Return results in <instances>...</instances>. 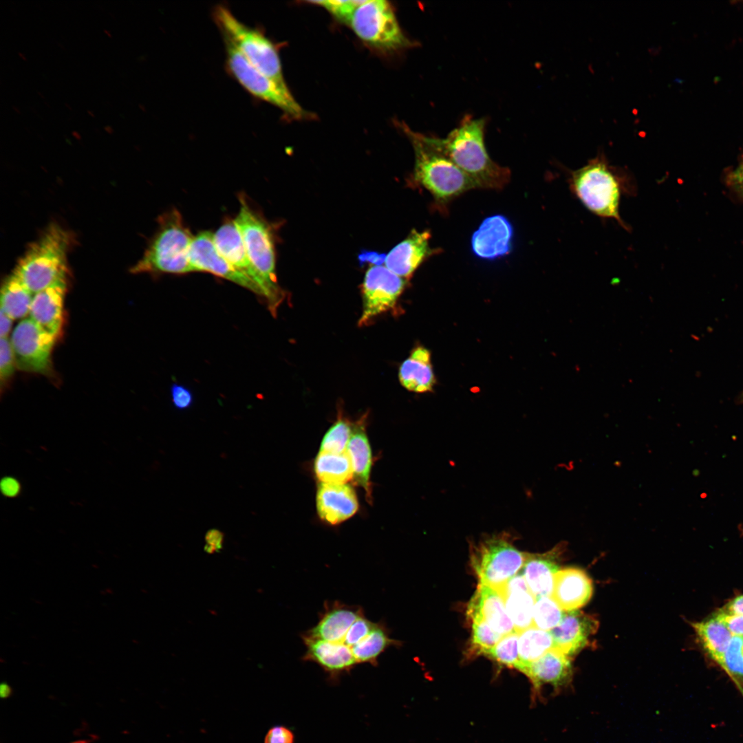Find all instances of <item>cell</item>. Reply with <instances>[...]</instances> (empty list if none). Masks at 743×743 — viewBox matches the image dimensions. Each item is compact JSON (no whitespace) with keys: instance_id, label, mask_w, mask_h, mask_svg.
<instances>
[{"instance_id":"obj_12","label":"cell","mask_w":743,"mask_h":743,"mask_svg":"<svg viewBox=\"0 0 743 743\" xmlns=\"http://www.w3.org/2000/svg\"><path fill=\"white\" fill-rule=\"evenodd\" d=\"M405 284V279L385 266H370L362 286L363 312L358 325H366L373 318L394 308Z\"/></svg>"},{"instance_id":"obj_54","label":"cell","mask_w":743,"mask_h":743,"mask_svg":"<svg viewBox=\"0 0 743 743\" xmlns=\"http://www.w3.org/2000/svg\"><path fill=\"white\" fill-rule=\"evenodd\" d=\"M104 32H105L106 33V34H107V35H108L109 36H110V37L111 36V34L109 33V32H108V31H107V30L106 29H105V30H104Z\"/></svg>"},{"instance_id":"obj_57","label":"cell","mask_w":743,"mask_h":743,"mask_svg":"<svg viewBox=\"0 0 743 743\" xmlns=\"http://www.w3.org/2000/svg\"><path fill=\"white\" fill-rule=\"evenodd\" d=\"M65 106H66L67 107H68V108H69V109H71V107H69V106L68 105V104H67V103H65Z\"/></svg>"},{"instance_id":"obj_8","label":"cell","mask_w":743,"mask_h":743,"mask_svg":"<svg viewBox=\"0 0 743 743\" xmlns=\"http://www.w3.org/2000/svg\"><path fill=\"white\" fill-rule=\"evenodd\" d=\"M526 557L507 532L485 536L471 548V562L480 583L496 590L522 569Z\"/></svg>"},{"instance_id":"obj_18","label":"cell","mask_w":743,"mask_h":743,"mask_svg":"<svg viewBox=\"0 0 743 743\" xmlns=\"http://www.w3.org/2000/svg\"><path fill=\"white\" fill-rule=\"evenodd\" d=\"M429 231L413 229L408 236L394 246L385 258V266L397 275L407 279L422 262L436 252L430 246Z\"/></svg>"},{"instance_id":"obj_45","label":"cell","mask_w":743,"mask_h":743,"mask_svg":"<svg viewBox=\"0 0 743 743\" xmlns=\"http://www.w3.org/2000/svg\"><path fill=\"white\" fill-rule=\"evenodd\" d=\"M264 743H294V734L285 726H274L267 733Z\"/></svg>"},{"instance_id":"obj_51","label":"cell","mask_w":743,"mask_h":743,"mask_svg":"<svg viewBox=\"0 0 743 743\" xmlns=\"http://www.w3.org/2000/svg\"><path fill=\"white\" fill-rule=\"evenodd\" d=\"M104 129H105V130H106V131H107L108 133H112V131H113V129H112V128H111V126H109V125H106V126H105V127H104Z\"/></svg>"},{"instance_id":"obj_7","label":"cell","mask_w":743,"mask_h":743,"mask_svg":"<svg viewBox=\"0 0 743 743\" xmlns=\"http://www.w3.org/2000/svg\"><path fill=\"white\" fill-rule=\"evenodd\" d=\"M213 17L224 40L230 43L259 71L286 84L277 46L261 30L240 21L225 6H216Z\"/></svg>"},{"instance_id":"obj_49","label":"cell","mask_w":743,"mask_h":743,"mask_svg":"<svg viewBox=\"0 0 743 743\" xmlns=\"http://www.w3.org/2000/svg\"><path fill=\"white\" fill-rule=\"evenodd\" d=\"M13 319L1 310L0 314V336L1 338H8L11 330Z\"/></svg>"},{"instance_id":"obj_23","label":"cell","mask_w":743,"mask_h":743,"mask_svg":"<svg viewBox=\"0 0 743 743\" xmlns=\"http://www.w3.org/2000/svg\"><path fill=\"white\" fill-rule=\"evenodd\" d=\"M562 550L559 545L543 554L527 553L521 573L535 598L551 596Z\"/></svg>"},{"instance_id":"obj_48","label":"cell","mask_w":743,"mask_h":743,"mask_svg":"<svg viewBox=\"0 0 743 743\" xmlns=\"http://www.w3.org/2000/svg\"><path fill=\"white\" fill-rule=\"evenodd\" d=\"M722 609L730 613L743 615V594L733 598Z\"/></svg>"},{"instance_id":"obj_31","label":"cell","mask_w":743,"mask_h":743,"mask_svg":"<svg viewBox=\"0 0 743 743\" xmlns=\"http://www.w3.org/2000/svg\"><path fill=\"white\" fill-rule=\"evenodd\" d=\"M33 294L13 273L4 281L1 290V310L13 320L30 312Z\"/></svg>"},{"instance_id":"obj_37","label":"cell","mask_w":743,"mask_h":743,"mask_svg":"<svg viewBox=\"0 0 743 743\" xmlns=\"http://www.w3.org/2000/svg\"><path fill=\"white\" fill-rule=\"evenodd\" d=\"M519 632L515 630L502 636L488 655L502 665L517 669L519 663Z\"/></svg>"},{"instance_id":"obj_11","label":"cell","mask_w":743,"mask_h":743,"mask_svg":"<svg viewBox=\"0 0 743 743\" xmlns=\"http://www.w3.org/2000/svg\"><path fill=\"white\" fill-rule=\"evenodd\" d=\"M56 338L30 318L21 321L10 338L16 367L23 372L50 376Z\"/></svg>"},{"instance_id":"obj_9","label":"cell","mask_w":743,"mask_h":743,"mask_svg":"<svg viewBox=\"0 0 743 743\" xmlns=\"http://www.w3.org/2000/svg\"><path fill=\"white\" fill-rule=\"evenodd\" d=\"M224 41L226 70L247 92L258 100L274 105L292 119L309 117L286 84L280 83L259 71L230 43Z\"/></svg>"},{"instance_id":"obj_27","label":"cell","mask_w":743,"mask_h":743,"mask_svg":"<svg viewBox=\"0 0 743 743\" xmlns=\"http://www.w3.org/2000/svg\"><path fill=\"white\" fill-rule=\"evenodd\" d=\"M398 378L401 385L408 391L416 393L431 391L435 378L430 352L422 346L413 348L400 365Z\"/></svg>"},{"instance_id":"obj_47","label":"cell","mask_w":743,"mask_h":743,"mask_svg":"<svg viewBox=\"0 0 743 743\" xmlns=\"http://www.w3.org/2000/svg\"><path fill=\"white\" fill-rule=\"evenodd\" d=\"M1 490L4 496L14 497L21 493V486L19 482L12 477H6L1 482Z\"/></svg>"},{"instance_id":"obj_14","label":"cell","mask_w":743,"mask_h":743,"mask_svg":"<svg viewBox=\"0 0 743 743\" xmlns=\"http://www.w3.org/2000/svg\"><path fill=\"white\" fill-rule=\"evenodd\" d=\"M213 240L219 252L237 271L256 283L262 290L264 300L269 308L271 297L261 275L252 263L245 248L235 219L225 221L213 234Z\"/></svg>"},{"instance_id":"obj_30","label":"cell","mask_w":743,"mask_h":743,"mask_svg":"<svg viewBox=\"0 0 743 743\" xmlns=\"http://www.w3.org/2000/svg\"><path fill=\"white\" fill-rule=\"evenodd\" d=\"M314 471L321 483L346 484L353 479L352 466L347 451H319L314 460Z\"/></svg>"},{"instance_id":"obj_55","label":"cell","mask_w":743,"mask_h":743,"mask_svg":"<svg viewBox=\"0 0 743 743\" xmlns=\"http://www.w3.org/2000/svg\"><path fill=\"white\" fill-rule=\"evenodd\" d=\"M87 113H88V114H89V115H90L91 116H92V117H94V114H93V113H92V112H91V111H89V110H87Z\"/></svg>"},{"instance_id":"obj_15","label":"cell","mask_w":743,"mask_h":743,"mask_svg":"<svg viewBox=\"0 0 743 743\" xmlns=\"http://www.w3.org/2000/svg\"><path fill=\"white\" fill-rule=\"evenodd\" d=\"M599 626V621L592 615L578 610L565 612L559 624L550 631L553 648L572 659L589 645Z\"/></svg>"},{"instance_id":"obj_43","label":"cell","mask_w":743,"mask_h":743,"mask_svg":"<svg viewBox=\"0 0 743 743\" xmlns=\"http://www.w3.org/2000/svg\"><path fill=\"white\" fill-rule=\"evenodd\" d=\"M726 626L733 636L743 637V615L720 609L714 614Z\"/></svg>"},{"instance_id":"obj_33","label":"cell","mask_w":743,"mask_h":743,"mask_svg":"<svg viewBox=\"0 0 743 743\" xmlns=\"http://www.w3.org/2000/svg\"><path fill=\"white\" fill-rule=\"evenodd\" d=\"M397 645V640L391 638L387 628L380 623H376L370 633L351 649L357 663L375 665L385 649Z\"/></svg>"},{"instance_id":"obj_4","label":"cell","mask_w":743,"mask_h":743,"mask_svg":"<svg viewBox=\"0 0 743 743\" xmlns=\"http://www.w3.org/2000/svg\"><path fill=\"white\" fill-rule=\"evenodd\" d=\"M71 235L61 226L50 225L18 261L12 272L33 293L67 279V255Z\"/></svg>"},{"instance_id":"obj_13","label":"cell","mask_w":743,"mask_h":743,"mask_svg":"<svg viewBox=\"0 0 743 743\" xmlns=\"http://www.w3.org/2000/svg\"><path fill=\"white\" fill-rule=\"evenodd\" d=\"M189 259L195 271H204L226 279L254 292L264 299L261 288L235 270L219 252L210 231L199 233L193 239Z\"/></svg>"},{"instance_id":"obj_10","label":"cell","mask_w":743,"mask_h":743,"mask_svg":"<svg viewBox=\"0 0 743 743\" xmlns=\"http://www.w3.org/2000/svg\"><path fill=\"white\" fill-rule=\"evenodd\" d=\"M347 25L362 41L377 48L396 50L411 45L392 6L385 0H365L354 10Z\"/></svg>"},{"instance_id":"obj_41","label":"cell","mask_w":743,"mask_h":743,"mask_svg":"<svg viewBox=\"0 0 743 743\" xmlns=\"http://www.w3.org/2000/svg\"><path fill=\"white\" fill-rule=\"evenodd\" d=\"M15 367V358L10 340L8 338H1L0 376L1 383H6L10 378Z\"/></svg>"},{"instance_id":"obj_6","label":"cell","mask_w":743,"mask_h":743,"mask_svg":"<svg viewBox=\"0 0 743 743\" xmlns=\"http://www.w3.org/2000/svg\"><path fill=\"white\" fill-rule=\"evenodd\" d=\"M239 211L235 219L245 248L252 263L265 281L271 297L268 308L275 316L286 294L279 286L276 274L274 237L270 224L241 194Z\"/></svg>"},{"instance_id":"obj_42","label":"cell","mask_w":743,"mask_h":743,"mask_svg":"<svg viewBox=\"0 0 743 743\" xmlns=\"http://www.w3.org/2000/svg\"><path fill=\"white\" fill-rule=\"evenodd\" d=\"M171 397L174 407L180 410L191 407L193 403L191 391L186 386L177 383L171 387Z\"/></svg>"},{"instance_id":"obj_46","label":"cell","mask_w":743,"mask_h":743,"mask_svg":"<svg viewBox=\"0 0 743 743\" xmlns=\"http://www.w3.org/2000/svg\"><path fill=\"white\" fill-rule=\"evenodd\" d=\"M224 533L215 528L208 530L205 535L206 544L204 550L208 554L219 552L223 548Z\"/></svg>"},{"instance_id":"obj_36","label":"cell","mask_w":743,"mask_h":743,"mask_svg":"<svg viewBox=\"0 0 743 743\" xmlns=\"http://www.w3.org/2000/svg\"><path fill=\"white\" fill-rule=\"evenodd\" d=\"M720 667L743 692V637L733 636Z\"/></svg>"},{"instance_id":"obj_44","label":"cell","mask_w":743,"mask_h":743,"mask_svg":"<svg viewBox=\"0 0 743 743\" xmlns=\"http://www.w3.org/2000/svg\"><path fill=\"white\" fill-rule=\"evenodd\" d=\"M726 182L733 193L743 198V157L738 165L727 173Z\"/></svg>"},{"instance_id":"obj_5","label":"cell","mask_w":743,"mask_h":743,"mask_svg":"<svg viewBox=\"0 0 743 743\" xmlns=\"http://www.w3.org/2000/svg\"><path fill=\"white\" fill-rule=\"evenodd\" d=\"M193 237L177 210L166 212L160 216L156 233L131 272L176 274L195 272L189 259Z\"/></svg>"},{"instance_id":"obj_2","label":"cell","mask_w":743,"mask_h":743,"mask_svg":"<svg viewBox=\"0 0 743 743\" xmlns=\"http://www.w3.org/2000/svg\"><path fill=\"white\" fill-rule=\"evenodd\" d=\"M570 188L579 200L594 215L616 220L626 230L628 226L619 214L623 193L632 192L627 175L611 166L603 153H599L582 167L570 172Z\"/></svg>"},{"instance_id":"obj_20","label":"cell","mask_w":743,"mask_h":743,"mask_svg":"<svg viewBox=\"0 0 743 743\" xmlns=\"http://www.w3.org/2000/svg\"><path fill=\"white\" fill-rule=\"evenodd\" d=\"M67 279L52 285L34 294L30 309V318L56 338L63 323Z\"/></svg>"},{"instance_id":"obj_21","label":"cell","mask_w":743,"mask_h":743,"mask_svg":"<svg viewBox=\"0 0 743 743\" xmlns=\"http://www.w3.org/2000/svg\"><path fill=\"white\" fill-rule=\"evenodd\" d=\"M592 592V581L585 572L577 568H567L559 570L555 574L551 596L567 612L587 604Z\"/></svg>"},{"instance_id":"obj_38","label":"cell","mask_w":743,"mask_h":743,"mask_svg":"<svg viewBox=\"0 0 743 743\" xmlns=\"http://www.w3.org/2000/svg\"><path fill=\"white\" fill-rule=\"evenodd\" d=\"M471 618L473 621V649L478 654L488 655L502 636L495 632L481 617Z\"/></svg>"},{"instance_id":"obj_34","label":"cell","mask_w":743,"mask_h":743,"mask_svg":"<svg viewBox=\"0 0 743 743\" xmlns=\"http://www.w3.org/2000/svg\"><path fill=\"white\" fill-rule=\"evenodd\" d=\"M354 429L348 420L339 418L325 433L319 451L333 453H344Z\"/></svg>"},{"instance_id":"obj_39","label":"cell","mask_w":743,"mask_h":743,"mask_svg":"<svg viewBox=\"0 0 743 743\" xmlns=\"http://www.w3.org/2000/svg\"><path fill=\"white\" fill-rule=\"evenodd\" d=\"M365 0H325L312 1L313 4L323 7L338 20L347 24L354 10Z\"/></svg>"},{"instance_id":"obj_1","label":"cell","mask_w":743,"mask_h":743,"mask_svg":"<svg viewBox=\"0 0 743 743\" xmlns=\"http://www.w3.org/2000/svg\"><path fill=\"white\" fill-rule=\"evenodd\" d=\"M485 124L484 118L466 116L444 138H430L433 145L477 188L501 189L509 182L510 171L490 158L484 142Z\"/></svg>"},{"instance_id":"obj_50","label":"cell","mask_w":743,"mask_h":743,"mask_svg":"<svg viewBox=\"0 0 743 743\" xmlns=\"http://www.w3.org/2000/svg\"><path fill=\"white\" fill-rule=\"evenodd\" d=\"M0 693L3 698L8 697L11 693V687L6 682L1 683L0 686Z\"/></svg>"},{"instance_id":"obj_3","label":"cell","mask_w":743,"mask_h":743,"mask_svg":"<svg viewBox=\"0 0 743 743\" xmlns=\"http://www.w3.org/2000/svg\"><path fill=\"white\" fill-rule=\"evenodd\" d=\"M403 127L414 151L413 181L426 189L435 202L445 204L466 191L477 188L466 173L433 145L430 136Z\"/></svg>"},{"instance_id":"obj_58","label":"cell","mask_w":743,"mask_h":743,"mask_svg":"<svg viewBox=\"0 0 743 743\" xmlns=\"http://www.w3.org/2000/svg\"><path fill=\"white\" fill-rule=\"evenodd\" d=\"M742 400H743V394H742Z\"/></svg>"},{"instance_id":"obj_32","label":"cell","mask_w":743,"mask_h":743,"mask_svg":"<svg viewBox=\"0 0 743 743\" xmlns=\"http://www.w3.org/2000/svg\"><path fill=\"white\" fill-rule=\"evenodd\" d=\"M519 663L517 669L525 673L528 666L553 648L550 631L531 626L519 632L518 639Z\"/></svg>"},{"instance_id":"obj_19","label":"cell","mask_w":743,"mask_h":743,"mask_svg":"<svg viewBox=\"0 0 743 743\" xmlns=\"http://www.w3.org/2000/svg\"><path fill=\"white\" fill-rule=\"evenodd\" d=\"M319 517L332 525L352 517L358 509L354 489L347 484H319L316 496Z\"/></svg>"},{"instance_id":"obj_52","label":"cell","mask_w":743,"mask_h":743,"mask_svg":"<svg viewBox=\"0 0 743 743\" xmlns=\"http://www.w3.org/2000/svg\"><path fill=\"white\" fill-rule=\"evenodd\" d=\"M18 54H19V56H21V58H23V60H25V56H23V54L22 53H21V52H18Z\"/></svg>"},{"instance_id":"obj_59","label":"cell","mask_w":743,"mask_h":743,"mask_svg":"<svg viewBox=\"0 0 743 743\" xmlns=\"http://www.w3.org/2000/svg\"><path fill=\"white\" fill-rule=\"evenodd\" d=\"M742 534H743V529H742Z\"/></svg>"},{"instance_id":"obj_60","label":"cell","mask_w":743,"mask_h":743,"mask_svg":"<svg viewBox=\"0 0 743 743\" xmlns=\"http://www.w3.org/2000/svg\"><path fill=\"white\" fill-rule=\"evenodd\" d=\"M742 695H743V692H742Z\"/></svg>"},{"instance_id":"obj_29","label":"cell","mask_w":743,"mask_h":743,"mask_svg":"<svg viewBox=\"0 0 743 743\" xmlns=\"http://www.w3.org/2000/svg\"><path fill=\"white\" fill-rule=\"evenodd\" d=\"M691 625L704 650L720 666L733 637L730 631L714 614Z\"/></svg>"},{"instance_id":"obj_28","label":"cell","mask_w":743,"mask_h":743,"mask_svg":"<svg viewBox=\"0 0 743 743\" xmlns=\"http://www.w3.org/2000/svg\"><path fill=\"white\" fill-rule=\"evenodd\" d=\"M353 470L354 482L371 497L370 473L372 463L371 446L363 424H355L347 446Z\"/></svg>"},{"instance_id":"obj_35","label":"cell","mask_w":743,"mask_h":743,"mask_svg":"<svg viewBox=\"0 0 743 743\" xmlns=\"http://www.w3.org/2000/svg\"><path fill=\"white\" fill-rule=\"evenodd\" d=\"M564 612L552 596L537 597L534 606L532 625L550 631L559 624Z\"/></svg>"},{"instance_id":"obj_53","label":"cell","mask_w":743,"mask_h":743,"mask_svg":"<svg viewBox=\"0 0 743 743\" xmlns=\"http://www.w3.org/2000/svg\"><path fill=\"white\" fill-rule=\"evenodd\" d=\"M12 107L13 109H14L15 111H17L18 114H20L18 108L15 107L14 106H12Z\"/></svg>"},{"instance_id":"obj_40","label":"cell","mask_w":743,"mask_h":743,"mask_svg":"<svg viewBox=\"0 0 743 743\" xmlns=\"http://www.w3.org/2000/svg\"><path fill=\"white\" fill-rule=\"evenodd\" d=\"M375 625V623L370 621L364 614H362L352 625L342 643L352 648L365 638Z\"/></svg>"},{"instance_id":"obj_26","label":"cell","mask_w":743,"mask_h":743,"mask_svg":"<svg viewBox=\"0 0 743 743\" xmlns=\"http://www.w3.org/2000/svg\"><path fill=\"white\" fill-rule=\"evenodd\" d=\"M362 614L363 610L358 607L335 603L325 610L318 623L305 635L329 642L342 643L352 625Z\"/></svg>"},{"instance_id":"obj_24","label":"cell","mask_w":743,"mask_h":743,"mask_svg":"<svg viewBox=\"0 0 743 743\" xmlns=\"http://www.w3.org/2000/svg\"><path fill=\"white\" fill-rule=\"evenodd\" d=\"M497 591L503 597L515 631L520 632L532 626L536 598L521 573L515 575Z\"/></svg>"},{"instance_id":"obj_16","label":"cell","mask_w":743,"mask_h":743,"mask_svg":"<svg viewBox=\"0 0 743 743\" xmlns=\"http://www.w3.org/2000/svg\"><path fill=\"white\" fill-rule=\"evenodd\" d=\"M524 674L530 680L535 694H540L543 685H550L557 695L572 688L574 676L571 658L552 648L532 663Z\"/></svg>"},{"instance_id":"obj_56","label":"cell","mask_w":743,"mask_h":743,"mask_svg":"<svg viewBox=\"0 0 743 743\" xmlns=\"http://www.w3.org/2000/svg\"><path fill=\"white\" fill-rule=\"evenodd\" d=\"M37 93H38V94H39V95H40V96H41V97H42L43 98H44V96H43V95H42V94H41V92H39V91H37Z\"/></svg>"},{"instance_id":"obj_22","label":"cell","mask_w":743,"mask_h":743,"mask_svg":"<svg viewBox=\"0 0 743 743\" xmlns=\"http://www.w3.org/2000/svg\"><path fill=\"white\" fill-rule=\"evenodd\" d=\"M470 618L480 616L497 633L504 636L515 631L514 625L507 614L502 595L495 589L479 583L469 603Z\"/></svg>"},{"instance_id":"obj_25","label":"cell","mask_w":743,"mask_h":743,"mask_svg":"<svg viewBox=\"0 0 743 743\" xmlns=\"http://www.w3.org/2000/svg\"><path fill=\"white\" fill-rule=\"evenodd\" d=\"M306 647L303 659L313 661L331 674L346 671L357 664L351 648L343 643H333L303 636Z\"/></svg>"},{"instance_id":"obj_17","label":"cell","mask_w":743,"mask_h":743,"mask_svg":"<svg viewBox=\"0 0 743 743\" xmlns=\"http://www.w3.org/2000/svg\"><path fill=\"white\" fill-rule=\"evenodd\" d=\"M513 228L502 215L483 220L471 237V249L480 259L492 260L508 255L512 249Z\"/></svg>"}]
</instances>
